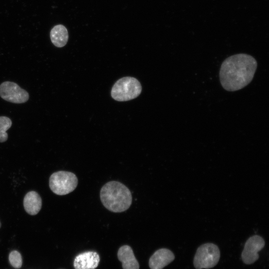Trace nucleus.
Segmentation results:
<instances>
[{"instance_id":"obj_7","label":"nucleus","mask_w":269,"mask_h":269,"mask_svg":"<svg viewBox=\"0 0 269 269\" xmlns=\"http://www.w3.org/2000/svg\"><path fill=\"white\" fill-rule=\"evenodd\" d=\"M265 244L264 240L259 235L250 237L246 241L242 253L243 262L247 265L255 262L259 257L258 252L264 247Z\"/></svg>"},{"instance_id":"obj_10","label":"nucleus","mask_w":269,"mask_h":269,"mask_svg":"<svg viewBox=\"0 0 269 269\" xmlns=\"http://www.w3.org/2000/svg\"><path fill=\"white\" fill-rule=\"evenodd\" d=\"M118 257L122 263L123 269H139L138 263L129 246L124 245L120 247L118 252Z\"/></svg>"},{"instance_id":"obj_8","label":"nucleus","mask_w":269,"mask_h":269,"mask_svg":"<svg viewBox=\"0 0 269 269\" xmlns=\"http://www.w3.org/2000/svg\"><path fill=\"white\" fill-rule=\"evenodd\" d=\"M99 262L100 257L97 253L88 251L77 256L73 265L75 269H95Z\"/></svg>"},{"instance_id":"obj_1","label":"nucleus","mask_w":269,"mask_h":269,"mask_svg":"<svg viewBox=\"0 0 269 269\" xmlns=\"http://www.w3.org/2000/svg\"><path fill=\"white\" fill-rule=\"evenodd\" d=\"M257 62L251 55L240 53L226 58L219 72L220 81L228 91L239 90L248 85L253 79Z\"/></svg>"},{"instance_id":"obj_5","label":"nucleus","mask_w":269,"mask_h":269,"mask_svg":"<svg viewBox=\"0 0 269 269\" xmlns=\"http://www.w3.org/2000/svg\"><path fill=\"white\" fill-rule=\"evenodd\" d=\"M220 257L219 249L215 244H203L197 250L194 258V266L196 269L212 268L217 265Z\"/></svg>"},{"instance_id":"obj_15","label":"nucleus","mask_w":269,"mask_h":269,"mask_svg":"<svg viewBox=\"0 0 269 269\" xmlns=\"http://www.w3.org/2000/svg\"><path fill=\"white\" fill-rule=\"evenodd\" d=\"M0 226H1V224H0Z\"/></svg>"},{"instance_id":"obj_12","label":"nucleus","mask_w":269,"mask_h":269,"mask_svg":"<svg viewBox=\"0 0 269 269\" xmlns=\"http://www.w3.org/2000/svg\"><path fill=\"white\" fill-rule=\"evenodd\" d=\"M50 36L52 43L57 47L64 46L68 40L67 29L62 24L54 26L51 30Z\"/></svg>"},{"instance_id":"obj_4","label":"nucleus","mask_w":269,"mask_h":269,"mask_svg":"<svg viewBox=\"0 0 269 269\" xmlns=\"http://www.w3.org/2000/svg\"><path fill=\"white\" fill-rule=\"evenodd\" d=\"M78 185V178L72 172L59 171L53 173L49 178V187L52 191L58 195H64L75 190Z\"/></svg>"},{"instance_id":"obj_11","label":"nucleus","mask_w":269,"mask_h":269,"mask_svg":"<svg viewBox=\"0 0 269 269\" xmlns=\"http://www.w3.org/2000/svg\"><path fill=\"white\" fill-rule=\"evenodd\" d=\"M23 206L27 213L31 215H35L41 208L42 199L36 192L30 191L24 196Z\"/></svg>"},{"instance_id":"obj_6","label":"nucleus","mask_w":269,"mask_h":269,"mask_svg":"<svg viewBox=\"0 0 269 269\" xmlns=\"http://www.w3.org/2000/svg\"><path fill=\"white\" fill-rule=\"evenodd\" d=\"M0 96L3 100L15 104L27 102L29 94L16 83L5 81L0 85Z\"/></svg>"},{"instance_id":"obj_3","label":"nucleus","mask_w":269,"mask_h":269,"mask_svg":"<svg viewBox=\"0 0 269 269\" xmlns=\"http://www.w3.org/2000/svg\"><path fill=\"white\" fill-rule=\"evenodd\" d=\"M141 90L138 80L134 77H125L115 83L111 90V96L117 101H128L137 97Z\"/></svg>"},{"instance_id":"obj_9","label":"nucleus","mask_w":269,"mask_h":269,"mask_svg":"<svg viewBox=\"0 0 269 269\" xmlns=\"http://www.w3.org/2000/svg\"><path fill=\"white\" fill-rule=\"evenodd\" d=\"M173 253L169 250L162 248L155 251L149 260L151 269H162L174 260Z\"/></svg>"},{"instance_id":"obj_13","label":"nucleus","mask_w":269,"mask_h":269,"mask_svg":"<svg viewBox=\"0 0 269 269\" xmlns=\"http://www.w3.org/2000/svg\"><path fill=\"white\" fill-rule=\"evenodd\" d=\"M11 120L5 116H0V142L5 141L8 137L6 131L11 126Z\"/></svg>"},{"instance_id":"obj_2","label":"nucleus","mask_w":269,"mask_h":269,"mask_svg":"<svg viewBox=\"0 0 269 269\" xmlns=\"http://www.w3.org/2000/svg\"><path fill=\"white\" fill-rule=\"evenodd\" d=\"M100 199L106 209L115 213L126 211L132 203V196L129 189L117 181L108 182L102 187Z\"/></svg>"},{"instance_id":"obj_14","label":"nucleus","mask_w":269,"mask_h":269,"mask_svg":"<svg viewBox=\"0 0 269 269\" xmlns=\"http://www.w3.org/2000/svg\"><path fill=\"white\" fill-rule=\"evenodd\" d=\"M9 261L11 265L15 269H19L22 266V260L20 254L16 251H13L9 255Z\"/></svg>"}]
</instances>
